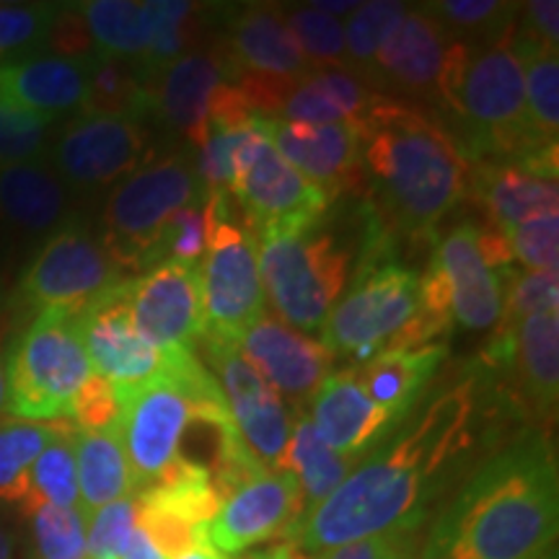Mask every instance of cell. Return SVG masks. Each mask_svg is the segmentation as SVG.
<instances>
[{
    "label": "cell",
    "instance_id": "10",
    "mask_svg": "<svg viewBox=\"0 0 559 559\" xmlns=\"http://www.w3.org/2000/svg\"><path fill=\"white\" fill-rule=\"evenodd\" d=\"M91 376L73 313L41 311L5 360L9 412L34 423L68 419L75 394Z\"/></svg>",
    "mask_w": 559,
    "mask_h": 559
},
{
    "label": "cell",
    "instance_id": "15",
    "mask_svg": "<svg viewBox=\"0 0 559 559\" xmlns=\"http://www.w3.org/2000/svg\"><path fill=\"white\" fill-rule=\"evenodd\" d=\"M205 358L221 381L230 419L243 449L262 469L275 472L280 456L290 440L293 415L283 396L264 381V376L243 358L236 342L202 337Z\"/></svg>",
    "mask_w": 559,
    "mask_h": 559
},
{
    "label": "cell",
    "instance_id": "29",
    "mask_svg": "<svg viewBox=\"0 0 559 559\" xmlns=\"http://www.w3.org/2000/svg\"><path fill=\"white\" fill-rule=\"evenodd\" d=\"M445 355H449L445 342H432L415 349H386L362 366H355V370L370 402L394 412L396 417H407L436 379Z\"/></svg>",
    "mask_w": 559,
    "mask_h": 559
},
{
    "label": "cell",
    "instance_id": "17",
    "mask_svg": "<svg viewBox=\"0 0 559 559\" xmlns=\"http://www.w3.org/2000/svg\"><path fill=\"white\" fill-rule=\"evenodd\" d=\"M423 290L451 311L453 324L481 332L498 326L502 313L500 272L489 270L477 247V221L456 223L438 236Z\"/></svg>",
    "mask_w": 559,
    "mask_h": 559
},
{
    "label": "cell",
    "instance_id": "43",
    "mask_svg": "<svg viewBox=\"0 0 559 559\" xmlns=\"http://www.w3.org/2000/svg\"><path fill=\"white\" fill-rule=\"evenodd\" d=\"M138 526L135 495L109 502L88 515L86 555L88 559H120Z\"/></svg>",
    "mask_w": 559,
    "mask_h": 559
},
{
    "label": "cell",
    "instance_id": "49",
    "mask_svg": "<svg viewBox=\"0 0 559 559\" xmlns=\"http://www.w3.org/2000/svg\"><path fill=\"white\" fill-rule=\"evenodd\" d=\"M47 47H52L55 55L70 60H96L99 52H96L94 41H91L88 26L75 5H58L55 11V19L50 24V32H47Z\"/></svg>",
    "mask_w": 559,
    "mask_h": 559
},
{
    "label": "cell",
    "instance_id": "38",
    "mask_svg": "<svg viewBox=\"0 0 559 559\" xmlns=\"http://www.w3.org/2000/svg\"><path fill=\"white\" fill-rule=\"evenodd\" d=\"M523 66L531 128L544 145H557L559 132V52H515Z\"/></svg>",
    "mask_w": 559,
    "mask_h": 559
},
{
    "label": "cell",
    "instance_id": "48",
    "mask_svg": "<svg viewBox=\"0 0 559 559\" xmlns=\"http://www.w3.org/2000/svg\"><path fill=\"white\" fill-rule=\"evenodd\" d=\"M419 531H389L319 551L311 559H419Z\"/></svg>",
    "mask_w": 559,
    "mask_h": 559
},
{
    "label": "cell",
    "instance_id": "30",
    "mask_svg": "<svg viewBox=\"0 0 559 559\" xmlns=\"http://www.w3.org/2000/svg\"><path fill=\"white\" fill-rule=\"evenodd\" d=\"M75 445V469H79V498L83 515L117 502L132 498V474L128 456H124L120 430H73Z\"/></svg>",
    "mask_w": 559,
    "mask_h": 559
},
{
    "label": "cell",
    "instance_id": "50",
    "mask_svg": "<svg viewBox=\"0 0 559 559\" xmlns=\"http://www.w3.org/2000/svg\"><path fill=\"white\" fill-rule=\"evenodd\" d=\"M120 559H169L160 551L156 544H153V539L148 534H145L143 528L135 526V531H132L128 547H124L122 557Z\"/></svg>",
    "mask_w": 559,
    "mask_h": 559
},
{
    "label": "cell",
    "instance_id": "37",
    "mask_svg": "<svg viewBox=\"0 0 559 559\" xmlns=\"http://www.w3.org/2000/svg\"><path fill=\"white\" fill-rule=\"evenodd\" d=\"M73 430L75 425L68 423L66 430L34 461L29 474V495H26L24 502L26 513L39 506L81 510Z\"/></svg>",
    "mask_w": 559,
    "mask_h": 559
},
{
    "label": "cell",
    "instance_id": "34",
    "mask_svg": "<svg viewBox=\"0 0 559 559\" xmlns=\"http://www.w3.org/2000/svg\"><path fill=\"white\" fill-rule=\"evenodd\" d=\"M86 21L99 58L140 60L148 50V16L145 3L135 0H88L75 3Z\"/></svg>",
    "mask_w": 559,
    "mask_h": 559
},
{
    "label": "cell",
    "instance_id": "3",
    "mask_svg": "<svg viewBox=\"0 0 559 559\" xmlns=\"http://www.w3.org/2000/svg\"><path fill=\"white\" fill-rule=\"evenodd\" d=\"M559 528L557 453L531 428L479 464L419 544V559H539Z\"/></svg>",
    "mask_w": 559,
    "mask_h": 559
},
{
    "label": "cell",
    "instance_id": "45",
    "mask_svg": "<svg viewBox=\"0 0 559 559\" xmlns=\"http://www.w3.org/2000/svg\"><path fill=\"white\" fill-rule=\"evenodd\" d=\"M55 120L0 107V169L41 158Z\"/></svg>",
    "mask_w": 559,
    "mask_h": 559
},
{
    "label": "cell",
    "instance_id": "12",
    "mask_svg": "<svg viewBox=\"0 0 559 559\" xmlns=\"http://www.w3.org/2000/svg\"><path fill=\"white\" fill-rule=\"evenodd\" d=\"M122 280L128 277L109 257L102 236L86 221L70 218L37 249L19 280L16 298L39 313L62 311L79 317Z\"/></svg>",
    "mask_w": 559,
    "mask_h": 559
},
{
    "label": "cell",
    "instance_id": "23",
    "mask_svg": "<svg viewBox=\"0 0 559 559\" xmlns=\"http://www.w3.org/2000/svg\"><path fill=\"white\" fill-rule=\"evenodd\" d=\"M221 41L230 62V83L236 79H290L304 81L317 73L285 21V9L275 3H247L239 9H221Z\"/></svg>",
    "mask_w": 559,
    "mask_h": 559
},
{
    "label": "cell",
    "instance_id": "9",
    "mask_svg": "<svg viewBox=\"0 0 559 559\" xmlns=\"http://www.w3.org/2000/svg\"><path fill=\"white\" fill-rule=\"evenodd\" d=\"M205 230L207 247L200 262L202 337L236 342L267 311L257 230L230 192H207Z\"/></svg>",
    "mask_w": 559,
    "mask_h": 559
},
{
    "label": "cell",
    "instance_id": "4",
    "mask_svg": "<svg viewBox=\"0 0 559 559\" xmlns=\"http://www.w3.org/2000/svg\"><path fill=\"white\" fill-rule=\"evenodd\" d=\"M117 419L135 495L185 461V440L200 419L230 417L215 376L194 353H174L169 368L120 400Z\"/></svg>",
    "mask_w": 559,
    "mask_h": 559
},
{
    "label": "cell",
    "instance_id": "19",
    "mask_svg": "<svg viewBox=\"0 0 559 559\" xmlns=\"http://www.w3.org/2000/svg\"><path fill=\"white\" fill-rule=\"evenodd\" d=\"M469 166L466 200L477 202L489 226L510 228L557 213V145L523 158H485Z\"/></svg>",
    "mask_w": 559,
    "mask_h": 559
},
{
    "label": "cell",
    "instance_id": "53",
    "mask_svg": "<svg viewBox=\"0 0 559 559\" xmlns=\"http://www.w3.org/2000/svg\"><path fill=\"white\" fill-rule=\"evenodd\" d=\"M0 559H16V536L0 523Z\"/></svg>",
    "mask_w": 559,
    "mask_h": 559
},
{
    "label": "cell",
    "instance_id": "44",
    "mask_svg": "<svg viewBox=\"0 0 559 559\" xmlns=\"http://www.w3.org/2000/svg\"><path fill=\"white\" fill-rule=\"evenodd\" d=\"M506 234L513 260L526 264V270L557 272L559 267V218L542 215L519 226L500 228Z\"/></svg>",
    "mask_w": 559,
    "mask_h": 559
},
{
    "label": "cell",
    "instance_id": "20",
    "mask_svg": "<svg viewBox=\"0 0 559 559\" xmlns=\"http://www.w3.org/2000/svg\"><path fill=\"white\" fill-rule=\"evenodd\" d=\"M304 510V495L290 474L264 472L223 500L215 519L207 523L205 539L221 555H243L280 534L288 536Z\"/></svg>",
    "mask_w": 559,
    "mask_h": 559
},
{
    "label": "cell",
    "instance_id": "25",
    "mask_svg": "<svg viewBox=\"0 0 559 559\" xmlns=\"http://www.w3.org/2000/svg\"><path fill=\"white\" fill-rule=\"evenodd\" d=\"M275 151L300 177L330 198L360 194V130L353 124H304L270 120Z\"/></svg>",
    "mask_w": 559,
    "mask_h": 559
},
{
    "label": "cell",
    "instance_id": "31",
    "mask_svg": "<svg viewBox=\"0 0 559 559\" xmlns=\"http://www.w3.org/2000/svg\"><path fill=\"white\" fill-rule=\"evenodd\" d=\"M355 469V461L334 453L313 430L311 419L306 412H296L293 417L290 440L280 456L275 472L290 474L298 481L300 495H304V515L324 502L337 489L347 474ZM300 515V519H304Z\"/></svg>",
    "mask_w": 559,
    "mask_h": 559
},
{
    "label": "cell",
    "instance_id": "7",
    "mask_svg": "<svg viewBox=\"0 0 559 559\" xmlns=\"http://www.w3.org/2000/svg\"><path fill=\"white\" fill-rule=\"evenodd\" d=\"M453 140L469 164L485 158H523L555 148L544 145L531 128L523 66L510 41L487 50H469L459 83Z\"/></svg>",
    "mask_w": 559,
    "mask_h": 559
},
{
    "label": "cell",
    "instance_id": "13",
    "mask_svg": "<svg viewBox=\"0 0 559 559\" xmlns=\"http://www.w3.org/2000/svg\"><path fill=\"white\" fill-rule=\"evenodd\" d=\"M489 383H498L502 407L542 428L555 423L559 394L557 313L498 324L485 355L474 362Z\"/></svg>",
    "mask_w": 559,
    "mask_h": 559
},
{
    "label": "cell",
    "instance_id": "55",
    "mask_svg": "<svg viewBox=\"0 0 559 559\" xmlns=\"http://www.w3.org/2000/svg\"><path fill=\"white\" fill-rule=\"evenodd\" d=\"M243 559H270V555L267 549H262V551H251V555H243Z\"/></svg>",
    "mask_w": 559,
    "mask_h": 559
},
{
    "label": "cell",
    "instance_id": "39",
    "mask_svg": "<svg viewBox=\"0 0 559 559\" xmlns=\"http://www.w3.org/2000/svg\"><path fill=\"white\" fill-rule=\"evenodd\" d=\"M32 559H88L83 510L39 506L29 510Z\"/></svg>",
    "mask_w": 559,
    "mask_h": 559
},
{
    "label": "cell",
    "instance_id": "47",
    "mask_svg": "<svg viewBox=\"0 0 559 559\" xmlns=\"http://www.w3.org/2000/svg\"><path fill=\"white\" fill-rule=\"evenodd\" d=\"M120 412L122 404L115 386L94 373L83 383L79 394H75L68 423H73L81 430H107L115 428L117 419H120Z\"/></svg>",
    "mask_w": 559,
    "mask_h": 559
},
{
    "label": "cell",
    "instance_id": "26",
    "mask_svg": "<svg viewBox=\"0 0 559 559\" xmlns=\"http://www.w3.org/2000/svg\"><path fill=\"white\" fill-rule=\"evenodd\" d=\"M254 230L272 223L313 218L330 210V198L285 164L270 135L257 145L228 190Z\"/></svg>",
    "mask_w": 559,
    "mask_h": 559
},
{
    "label": "cell",
    "instance_id": "36",
    "mask_svg": "<svg viewBox=\"0 0 559 559\" xmlns=\"http://www.w3.org/2000/svg\"><path fill=\"white\" fill-rule=\"evenodd\" d=\"M407 9V3H394V0H370V3H358V9L349 13L347 24L342 26L347 73L360 79L370 91H376V58L383 39Z\"/></svg>",
    "mask_w": 559,
    "mask_h": 559
},
{
    "label": "cell",
    "instance_id": "35",
    "mask_svg": "<svg viewBox=\"0 0 559 559\" xmlns=\"http://www.w3.org/2000/svg\"><path fill=\"white\" fill-rule=\"evenodd\" d=\"M60 423L34 419H0V500L24 506L29 495V474L39 453L66 430Z\"/></svg>",
    "mask_w": 559,
    "mask_h": 559
},
{
    "label": "cell",
    "instance_id": "22",
    "mask_svg": "<svg viewBox=\"0 0 559 559\" xmlns=\"http://www.w3.org/2000/svg\"><path fill=\"white\" fill-rule=\"evenodd\" d=\"M223 83H230V62L218 32L213 41L181 55L177 62L160 70L148 86V117L166 135H177L194 151L207 130L210 96Z\"/></svg>",
    "mask_w": 559,
    "mask_h": 559
},
{
    "label": "cell",
    "instance_id": "5",
    "mask_svg": "<svg viewBox=\"0 0 559 559\" xmlns=\"http://www.w3.org/2000/svg\"><path fill=\"white\" fill-rule=\"evenodd\" d=\"M264 300L293 330L321 332L345 296L353 251L330 218H296L257 230Z\"/></svg>",
    "mask_w": 559,
    "mask_h": 559
},
{
    "label": "cell",
    "instance_id": "46",
    "mask_svg": "<svg viewBox=\"0 0 559 559\" xmlns=\"http://www.w3.org/2000/svg\"><path fill=\"white\" fill-rule=\"evenodd\" d=\"M205 202H198V205L181 207L171 218L164 234V243H160V262L171 260L179 264H190V267H200L202 257H205Z\"/></svg>",
    "mask_w": 559,
    "mask_h": 559
},
{
    "label": "cell",
    "instance_id": "11",
    "mask_svg": "<svg viewBox=\"0 0 559 559\" xmlns=\"http://www.w3.org/2000/svg\"><path fill=\"white\" fill-rule=\"evenodd\" d=\"M466 58L469 47L453 41L423 5H409L376 58V91L423 109L428 104L449 128L456 120Z\"/></svg>",
    "mask_w": 559,
    "mask_h": 559
},
{
    "label": "cell",
    "instance_id": "33",
    "mask_svg": "<svg viewBox=\"0 0 559 559\" xmlns=\"http://www.w3.org/2000/svg\"><path fill=\"white\" fill-rule=\"evenodd\" d=\"M423 9L443 26L445 34L469 50L506 45L513 37L521 3L502 0H438Z\"/></svg>",
    "mask_w": 559,
    "mask_h": 559
},
{
    "label": "cell",
    "instance_id": "21",
    "mask_svg": "<svg viewBox=\"0 0 559 559\" xmlns=\"http://www.w3.org/2000/svg\"><path fill=\"white\" fill-rule=\"evenodd\" d=\"M70 218V192L50 158L0 169V251L5 260L39 249Z\"/></svg>",
    "mask_w": 559,
    "mask_h": 559
},
{
    "label": "cell",
    "instance_id": "18",
    "mask_svg": "<svg viewBox=\"0 0 559 559\" xmlns=\"http://www.w3.org/2000/svg\"><path fill=\"white\" fill-rule=\"evenodd\" d=\"M128 300L138 332L164 355L192 353L205 334L200 267L158 262L128 280Z\"/></svg>",
    "mask_w": 559,
    "mask_h": 559
},
{
    "label": "cell",
    "instance_id": "6",
    "mask_svg": "<svg viewBox=\"0 0 559 559\" xmlns=\"http://www.w3.org/2000/svg\"><path fill=\"white\" fill-rule=\"evenodd\" d=\"M190 145L153 156L107 194L102 210V241L122 272L151 270L160 262V243L181 207L205 202Z\"/></svg>",
    "mask_w": 559,
    "mask_h": 559
},
{
    "label": "cell",
    "instance_id": "41",
    "mask_svg": "<svg viewBox=\"0 0 559 559\" xmlns=\"http://www.w3.org/2000/svg\"><path fill=\"white\" fill-rule=\"evenodd\" d=\"M502 313L498 324H519L521 319L557 313L559 309V280L557 272L513 267L500 272Z\"/></svg>",
    "mask_w": 559,
    "mask_h": 559
},
{
    "label": "cell",
    "instance_id": "14",
    "mask_svg": "<svg viewBox=\"0 0 559 559\" xmlns=\"http://www.w3.org/2000/svg\"><path fill=\"white\" fill-rule=\"evenodd\" d=\"M153 158L151 132L122 117H73L52 145V169L70 194L111 190Z\"/></svg>",
    "mask_w": 559,
    "mask_h": 559
},
{
    "label": "cell",
    "instance_id": "8",
    "mask_svg": "<svg viewBox=\"0 0 559 559\" xmlns=\"http://www.w3.org/2000/svg\"><path fill=\"white\" fill-rule=\"evenodd\" d=\"M423 311V277L404 267L400 254L360 247L353 285L321 326V345L337 358L366 362L394 347Z\"/></svg>",
    "mask_w": 559,
    "mask_h": 559
},
{
    "label": "cell",
    "instance_id": "54",
    "mask_svg": "<svg viewBox=\"0 0 559 559\" xmlns=\"http://www.w3.org/2000/svg\"><path fill=\"white\" fill-rule=\"evenodd\" d=\"M9 412V389H5V360L0 353V419Z\"/></svg>",
    "mask_w": 559,
    "mask_h": 559
},
{
    "label": "cell",
    "instance_id": "40",
    "mask_svg": "<svg viewBox=\"0 0 559 559\" xmlns=\"http://www.w3.org/2000/svg\"><path fill=\"white\" fill-rule=\"evenodd\" d=\"M288 29L296 39L300 55L313 70L345 68V29L342 21L330 13L317 11L313 5H300L296 11H285Z\"/></svg>",
    "mask_w": 559,
    "mask_h": 559
},
{
    "label": "cell",
    "instance_id": "28",
    "mask_svg": "<svg viewBox=\"0 0 559 559\" xmlns=\"http://www.w3.org/2000/svg\"><path fill=\"white\" fill-rule=\"evenodd\" d=\"M91 62L94 60H70L60 55H29L5 62L0 66V107L47 120L81 111Z\"/></svg>",
    "mask_w": 559,
    "mask_h": 559
},
{
    "label": "cell",
    "instance_id": "27",
    "mask_svg": "<svg viewBox=\"0 0 559 559\" xmlns=\"http://www.w3.org/2000/svg\"><path fill=\"white\" fill-rule=\"evenodd\" d=\"M309 407V419L317 436L334 453L355 464L404 419L368 400L355 366L326 376L317 394L311 396Z\"/></svg>",
    "mask_w": 559,
    "mask_h": 559
},
{
    "label": "cell",
    "instance_id": "42",
    "mask_svg": "<svg viewBox=\"0 0 559 559\" xmlns=\"http://www.w3.org/2000/svg\"><path fill=\"white\" fill-rule=\"evenodd\" d=\"M58 5L0 3V66L45 47Z\"/></svg>",
    "mask_w": 559,
    "mask_h": 559
},
{
    "label": "cell",
    "instance_id": "24",
    "mask_svg": "<svg viewBox=\"0 0 559 559\" xmlns=\"http://www.w3.org/2000/svg\"><path fill=\"white\" fill-rule=\"evenodd\" d=\"M236 347L277 394L296 402V412L311 402L332 373L334 355L330 349L267 311L241 332Z\"/></svg>",
    "mask_w": 559,
    "mask_h": 559
},
{
    "label": "cell",
    "instance_id": "32",
    "mask_svg": "<svg viewBox=\"0 0 559 559\" xmlns=\"http://www.w3.org/2000/svg\"><path fill=\"white\" fill-rule=\"evenodd\" d=\"M79 115L122 117L135 122L148 120V86L140 79L138 62L120 58H96L91 62L86 96Z\"/></svg>",
    "mask_w": 559,
    "mask_h": 559
},
{
    "label": "cell",
    "instance_id": "1",
    "mask_svg": "<svg viewBox=\"0 0 559 559\" xmlns=\"http://www.w3.org/2000/svg\"><path fill=\"white\" fill-rule=\"evenodd\" d=\"M489 386L474 366L428 400L368 451L324 502L290 528L304 555L389 534L419 531L445 489L487 443Z\"/></svg>",
    "mask_w": 559,
    "mask_h": 559
},
{
    "label": "cell",
    "instance_id": "51",
    "mask_svg": "<svg viewBox=\"0 0 559 559\" xmlns=\"http://www.w3.org/2000/svg\"><path fill=\"white\" fill-rule=\"evenodd\" d=\"M171 559H228V557L221 555L218 549L210 547L207 542H200V544H194V547H190L187 551H181V555L171 557Z\"/></svg>",
    "mask_w": 559,
    "mask_h": 559
},
{
    "label": "cell",
    "instance_id": "56",
    "mask_svg": "<svg viewBox=\"0 0 559 559\" xmlns=\"http://www.w3.org/2000/svg\"><path fill=\"white\" fill-rule=\"evenodd\" d=\"M539 559H557V551H555V549H551V551H547V555H544V557H539Z\"/></svg>",
    "mask_w": 559,
    "mask_h": 559
},
{
    "label": "cell",
    "instance_id": "2",
    "mask_svg": "<svg viewBox=\"0 0 559 559\" xmlns=\"http://www.w3.org/2000/svg\"><path fill=\"white\" fill-rule=\"evenodd\" d=\"M469 169L436 111L381 96L360 128L362 230L400 254L436 243L440 223L469 198Z\"/></svg>",
    "mask_w": 559,
    "mask_h": 559
},
{
    "label": "cell",
    "instance_id": "16",
    "mask_svg": "<svg viewBox=\"0 0 559 559\" xmlns=\"http://www.w3.org/2000/svg\"><path fill=\"white\" fill-rule=\"evenodd\" d=\"M75 321L91 370L111 383L120 400L169 368L171 355L153 347L132 321L128 280L88 304Z\"/></svg>",
    "mask_w": 559,
    "mask_h": 559
},
{
    "label": "cell",
    "instance_id": "52",
    "mask_svg": "<svg viewBox=\"0 0 559 559\" xmlns=\"http://www.w3.org/2000/svg\"><path fill=\"white\" fill-rule=\"evenodd\" d=\"M267 555H270V559H311L309 555H304L298 547H293L290 542L272 544V547H267Z\"/></svg>",
    "mask_w": 559,
    "mask_h": 559
}]
</instances>
